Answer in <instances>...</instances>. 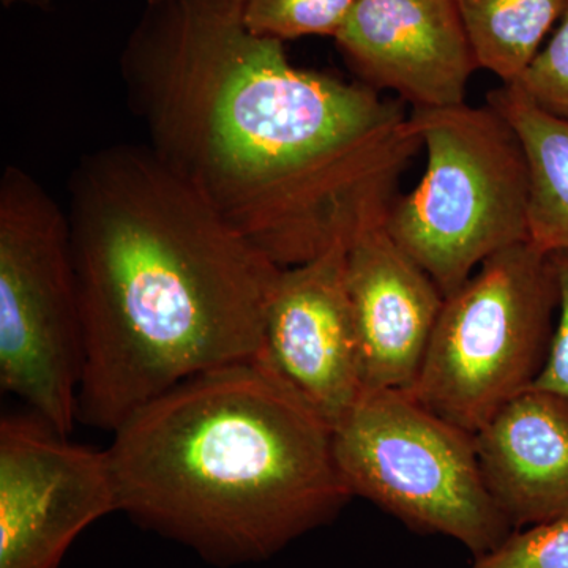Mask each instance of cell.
<instances>
[{"mask_svg":"<svg viewBox=\"0 0 568 568\" xmlns=\"http://www.w3.org/2000/svg\"><path fill=\"white\" fill-rule=\"evenodd\" d=\"M84 362L69 216L21 168L0 179V386L69 436Z\"/></svg>","mask_w":568,"mask_h":568,"instance_id":"5","label":"cell"},{"mask_svg":"<svg viewBox=\"0 0 568 568\" xmlns=\"http://www.w3.org/2000/svg\"><path fill=\"white\" fill-rule=\"evenodd\" d=\"M335 43L364 84L414 111L465 104L478 70L457 0H357Z\"/></svg>","mask_w":568,"mask_h":568,"instance_id":"10","label":"cell"},{"mask_svg":"<svg viewBox=\"0 0 568 568\" xmlns=\"http://www.w3.org/2000/svg\"><path fill=\"white\" fill-rule=\"evenodd\" d=\"M514 126L528 156L529 241L545 253L568 252V121L530 102L515 85L488 93Z\"/></svg>","mask_w":568,"mask_h":568,"instance_id":"13","label":"cell"},{"mask_svg":"<svg viewBox=\"0 0 568 568\" xmlns=\"http://www.w3.org/2000/svg\"><path fill=\"white\" fill-rule=\"evenodd\" d=\"M478 69L515 84L558 24L567 0H457Z\"/></svg>","mask_w":568,"mask_h":568,"instance_id":"14","label":"cell"},{"mask_svg":"<svg viewBox=\"0 0 568 568\" xmlns=\"http://www.w3.org/2000/svg\"><path fill=\"white\" fill-rule=\"evenodd\" d=\"M112 435L118 511L216 567L272 559L353 499L332 426L256 362L183 381Z\"/></svg>","mask_w":568,"mask_h":568,"instance_id":"3","label":"cell"},{"mask_svg":"<svg viewBox=\"0 0 568 568\" xmlns=\"http://www.w3.org/2000/svg\"><path fill=\"white\" fill-rule=\"evenodd\" d=\"M426 151L386 227L444 297L493 254L529 241L530 173L518 133L491 104L410 112Z\"/></svg>","mask_w":568,"mask_h":568,"instance_id":"4","label":"cell"},{"mask_svg":"<svg viewBox=\"0 0 568 568\" xmlns=\"http://www.w3.org/2000/svg\"><path fill=\"white\" fill-rule=\"evenodd\" d=\"M334 455L353 497L417 532L454 538L474 558L514 530L485 487L474 435L409 392H365L334 428Z\"/></svg>","mask_w":568,"mask_h":568,"instance_id":"7","label":"cell"},{"mask_svg":"<svg viewBox=\"0 0 568 568\" xmlns=\"http://www.w3.org/2000/svg\"><path fill=\"white\" fill-rule=\"evenodd\" d=\"M3 7L11 9L14 6H28V7H47L50 0H0Z\"/></svg>","mask_w":568,"mask_h":568,"instance_id":"19","label":"cell"},{"mask_svg":"<svg viewBox=\"0 0 568 568\" xmlns=\"http://www.w3.org/2000/svg\"><path fill=\"white\" fill-rule=\"evenodd\" d=\"M65 211L84 335L78 420L112 433L183 381L256 361L283 267L148 145L85 155Z\"/></svg>","mask_w":568,"mask_h":568,"instance_id":"2","label":"cell"},{"mask_svg":"<svg viewBox=\"0 0 568 568\" xmlns=\"http://www.w3.org/2000/svg\"><path fill=\"white\" fill-rule=\"evenodd\" d=\"M121 73L145 145L283 268L386 213L422 148L402 100L298 69L242 0H148Z\"/></svg>","mask_w":568,"mask_h":568,"instance_id":"1","label":"cell"},{"mask_svg":"<svg viewBox=\"0 0 568 568\" xmlns=\"http://www.w3.org/2000/svg\"><path fill=\"white\" fill-rule=\"evenodd\" d=\"M549 256L558 287V312L547 358L532 387L568 399V252Z\"/></svg>","mask_w":568,"mask_h":568,"instance_id":"18","label":"cell"},{"mask_svg":"<svg viewBox=\"0 0 568 568\" xmlns=\"http://www.w3.org/2000/svg\"><path fill=\"white\" fill-rule=\"evenodd\" d=\"M387 212L361 224L346 253L365 392L414 387L446 298L388 233Z\"/></svg>","mask_w":568,"mask_h":568,"instance_id":"11","label":"cell"},{"mask_svg":"<svg viewBox=\"0 0 568 568\" xmlns=\"http://www.w3.org/2000/svg\"><path fill=\"white\" fill-rule=\"evenodd\" d=\"M556 312L558 287L548 253L528 241L493 254L444 298L409 394L476 435L536 383Z\"/></svg>","mask_w":568,"mask_h":568,"instance_id":"6","label":"cell"},{"mask_svg":"<svg viewBox=\"0 0 568 568\" xmlns=\"http://www.w3.org/2000/svg\"><path fill=\"white\" fill-rule=\"evenodd\" d=\"M540 110L568 121V0L558 28L515 82Z\"/></svg>","mask_w":568,"mask_h":568,"instance_id":"17","label":"cell"},{"mask_svg":"<svg viewBox=\"0 0 568 568\" xmlns=\"http://www.w3.org/2000/svg\"><path fill=\"white\" fill-rule=\"evenodd\" d=\"M474 439L485 487L514 530L568 517V399L530 387Z\"/></svg>","mask_w":568,"mask_h":568,"instance_id":"12","label":"cell"},{"mask_svg":"<svg viewBox=\"0 0 568 568\" xmlns=\"http://www.w3.org/2000/svg\"><path fill=\"white\" fill-rule=\"evenodd\" d=\"M118 511L108 452L39 417L0 422V568H59L73 541Z\"/></svg>","mask_w":568,"mask_h":568,"instance_id":"8","label":"cell"},{"mask_svg":"<svg viewBox=\"0 0 568 568\" xmlns=\"http://www.w3.org/2000/svg\"><path fill=\"white\" fill-rule=\"evenodd\" d=\"M470 568H568V517L511 530Z\"/></svg>","mask_w":568,"mask_h":568,"instance_id":"16","label":"cell"},{"mask_svg":"<svg viewBox=\"0 0 568 568\" xmlns=\"http://www.w3.org/2000/svg\"><path fill=\"white\" fill-rule=\"evenodd\" d=\"M351 237L343 235L313 260L282 268L254 361L332 429L365 394L346 284Z\"/></svg>","mask_w":568,"mask_h":568,"instance_id":"9","label":"cell"},{"mask_svg":"<svg viewBox=\"0 0 568 568\" xmlns=\"http://www.w3.org/2000/svg\"><path fill=\"white\" fill-rule=\"evenodd\" d=\"M355 3L357 0H242V18L250 32L267 39H335Z\"/></svg>","mask_w":568,"mask_h":568,"instance_id":"15","label":"cell"}]
</instances>
